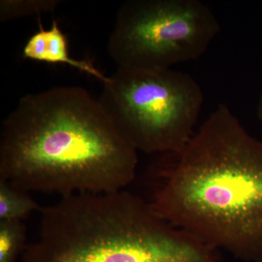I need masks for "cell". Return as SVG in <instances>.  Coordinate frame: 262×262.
<instances>
[{
  "instance_id": "cell-7",
  "label": "cell",
  "mask_w": 262,
  "mask_h": 262,
  "mask_svg": "<svg viewBox=\"0 0 262 262\" xmlns=\"http://www.w3.org/2000/svg\"><path fill=\"white\" fill-rule=\"evenodd\" d=\"M41 208L29 192L0 179V221H22Z\"/></svg>"
},
{
  "instance_id": "cell-6",
  "label": "cell",
  "mask_w": 262,
  "mask_h": 262,
  "mask_svg": "<svg viewBox=\"0 0 262 262\" xmlns=\"http://www.w3.org/2000/svg\"><path fill=\"white\" fill-rule=\"evenodd\" d=\"M68 46L67 36L62 32L58 21L54 20L49 29L43 28L39 24V30L29 38L24 46L22 56L45 63L69 65L89 74L103 84L107 82L108 77L103 75L91 62L72 58Z\"/></svg>"
},
{
  "instance_id": "cell-1",
  "label": "cell",
  "mask_w": 262,
  "mask_h": 262,
  "mask_svg": "<svg viewBox=\"0 0 262 262\" xmlns=\"http://www.w3.org/2000/svg\"><path fill=\"white\" fill-rule=\"evenodd\" d=\"M155 211L210 248L262 262V142L220 104L179 151L157 155Z\"/></svg>"
},
{
  "instance_id": "cell-3",
  "label": "cell",
  "mask_w": 262,
  "mask_h": 262,
  "mask_svg": "<svg viewBox=\"0 0 262 262\" xmlns=\"http://www.w3.org/2000/svg\"><path fill=\"white\" fill-rule=\"evenodd\" d=\"M40 213L18 262H215L214 249L125 189L61 196Z\"/></svg>"
},
{
  "instance_id": "cell-4",
  "label": "cell",
  "mask_w": 262,
  "mask_h": 262,
  "mask_svg": "<svg viewBox=\"0 0 262 262\" xmlns=\"http://www.w3.org/2000/svg\"><path fill=\"white\" fill-rule=\"evenodd\" d=\"M98 101L138 151L160 155L179 151L192 139L204 95L186 72L118 68Z\"/></svg>"
},
{
  "instance_id": "cell-5",
  "label": "cell",
  "mask_w": 262,
  "mask_h": 262,
  "mask_svg": "<svg viewBox=\"0 0 262 262\" xmlns=\"http://www.w3.org/2000/svg\"><path fill=\"white\" fill-rule=\"evenodd\" d=\"M220 32L200 0H128L117 11L107 49L118 68L168 70L198 59Z\"/></svg>"
},
{
  "instance_id": "cell-10",
  "label": "cell",
  "mask_w": 262,
  "mask_h": 262,
  "mask_svg": "<svg viewBox=\"0 0 262 262\" xmlns=\"http://www.w3.org/2000/svg\"><path fill=\"white\" fill-rule=\"evenodd\" d=\"M257 115L260 121L262 122V94L258 100L257 106Z\"/></svg>"
},
{
  "instance_id": "cell-8",
  "label": "cell",
  "mask_w": 262,
  "mask_h": 262,
  "mask_svg": "<svg viewBox=\"0 0 262 262\" xmlns=\"http://www.w3.org/2000/svg\"><path fill=\"white\" fill-rule=\"evenodd\" d=\"M27 226L22 221H0V262H18L27 246Z\"/></svg>"
},
{
  "instance_id": "cell-2",
  "label": "cell",
  "mask_w": 262,
  "mask_h": 262,
  "mask_svg": "<svg viewBox=\"0 0 262 262\" xmlns=\"http://www.w3.org/2000/svg\"><path fill=\"white\" fill-rule=\"evenodd\" d=\"M138 151L85 89L62 86L20 98L0 133V179L27 192L125 190Z\"/></svg>"
},
{
  "instance_id": "cell-9",
  "label": "cell",
  "mask_w": 262,
  "mask_h": 262,
  "mask_svg": "<svg viewBox=\"0 0 262 262\" xmlns=\"http://www.w3.org/2000/svg\"><path fill=\"white\" fill-rule=\"evenodd\" d=\"M60 3V0H1L0 20L9 21L29 15L51 13Z\"/></svg>"
}]
</instances>
